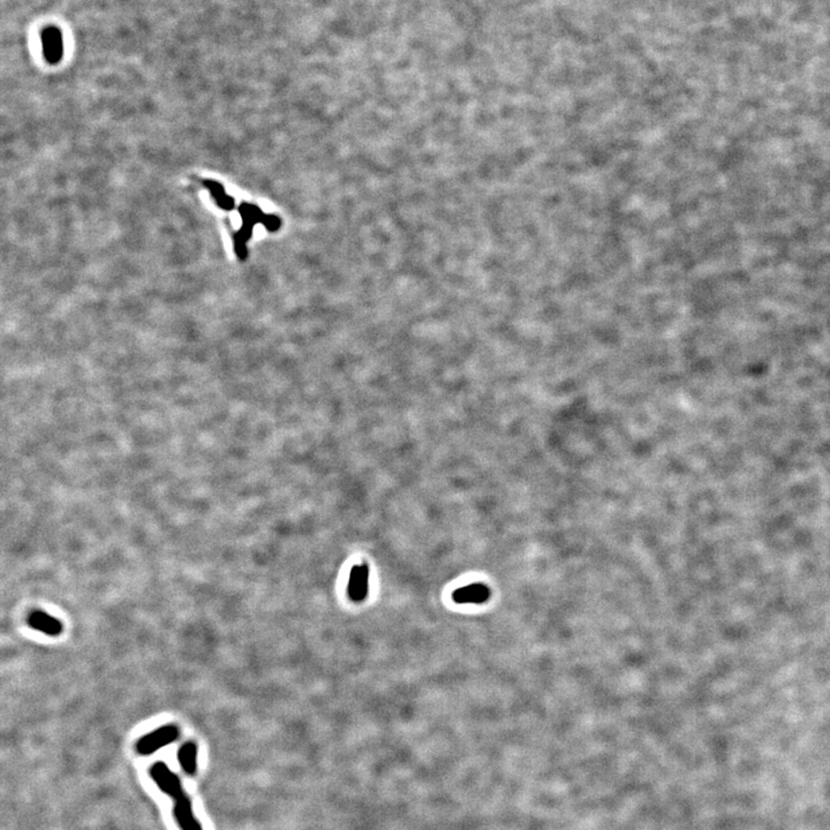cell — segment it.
<instances>
[{
  "label": "cell",
  "mask_w": 830,
  "mask_h": 830,
  "mask_svg": "<svg viewBox=\"0 0 830 830\" xmlns=\"http://www.w3.org/2000/svg\"><path fill=\"white\" fill-rule=\"evenodd\" d=\"M158 789L173 800V815L180 830H203L194 814L191 798L182 787V781L164 763H156L149 770Z\"/></svg>",
  "instance_id": "6da1fadb"
},
{
  "label": "cell",
  "mask_w": 830,
  "mask_h": 830,
  "mask_svg": "<svg viewBox=\"0 0 830 830\" xmlns=\"http://www.w3.org/2000/svg\"><path fill=\"white\" fill-rule=\"evenodd\" d=\"M179 737L180 729L173 724H167L140 738L136 743L135 750L140 756H151L160 748L178 741Z\"/></svg>",
  "instance_id": "7a4b0ae2"
},
{
  "label": "cell",
  "mask_w": 830,
  "mask_h": 830,
  "mask_svg": "<svg viewBox=\"0 0 830 830\" xmlns=\"http://www.w3.org/2000/svg\"><path fill=\"white\" fill-rule=\"evenodd\" d=\"M369 569L366 564L354 566L348 579V593L354 602H361L368 594Z\"/></svg>",
  "instance_id": "3957f363"
},
{
  "label": "cell",
  "mask_w": 830,
  "mask_h": 830,
  "mask_svg": "<svg viewBox=\"0 0 830 830\" xmlns=\"http://www.w3.org/2000/svg\"><path fill=\"white\" fill-rule=\"evenodd\" d=\"M28 624L31 629L50 636H59L64 630L62 621L43 612L31 614L28 617Z\"/></svg>",
  "instance_id": "277c9868"
},
{
  "label": "cell",
  "mask_w": 830,
  "mask_h": 830,
  "mask_svg": "<svg viewBox=\"0 0 830 830\" xmlns=\"http://www.w3.org/2000/svg\"><path fill=\"white\" fill-rule=\"evenodd\" d=\"M489 597H490V590L485 585L481 584L468 585L465 587L458 588L452 595L453 601L461 603V604H466V603L479 604V603L486 602Z\"/></svg>",
  "instance_id": "5b68a950"
},
{
  "label": "cell",
  "mask_w": 830,
  "mask_h": 830,
  "mask_svg": "<svg viewBox=\"0 0 830 830\" xmlns=\"http://www.w3.org/2000/svg\"><path fill=\"white\" fill-rule=\"evenodd\" d=\"M179 763L182 769L189 776L197 773V745L193 741L184 743L178 752Z\"/></svg>",
  "instance_id": "8992f818"
},
{
  "label": "cell",
  "mask_w": 830,
  "mask_h": 830,
  "mask_svg": "<svg viewBox=\"0 0 830 830\" xmlns=\"http://www.w3.org/2000/svg\"><path fill=\"white\" fill-rule=\"evenodd\" d=\"M241 212H243V219L247 221H261V217H263L261 210L258 209L256 206H250V204H243V208H241ZM253 225H254V223H247L246 228H243V230L246 231L243 234H240L239 237L237 238V252L239 256L243 255V252H245V241H246L247 238L250 234Z\"/></svg>",
  "instance_id": "52a82bcc"
}]
</instances>
